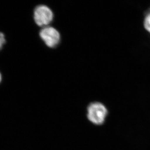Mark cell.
<instances>
[{
    "instance_id": "6da1fadb",
    "label": "cell",
    "mask_w": 150,
    "mask_h": 150,
    "mask_svg": "<svg viewBox=\"0 0 150 150\" xmlns=\"http://www.w3.org/2000/svg\"><path fill=\"white\" fill-rule=\"evenodd\" d=\"M108 111L103 103L99 102L91 103L86 109V117L91 123L101 125L105 123Z\"/></svg>"
},
{
    "instance_id": "7a4b0ae2",
    "label": "cell",
    "mask_w": 150,
    "mask_h": 150,
    "mask_svg": "<svg viewBox=\"0 0 150 150\" xmlns=\"http://www.w3.org/2000/svg\"><path fill=\"white\" fill-rule=\"evenodd\" d=\"M34 20L36 24L40 27H46L52 21L54 14L47 6L40 5L34 10Z\"/></svg>"
},
{
    "instance_id": "3957f363",
    "label": "cell",
    "mask_w": 150,
    "mask_h": 150,
    "mask_svg": "<svg viewBox=\"0 0 150 150\" xmlns=\"http://www.w3.org/2000/svg\"><path fill=\"white\" fill-rule=\"evenodd\" d=\"M40 35L46 45L50 48L57 47L60 41L59 32L51 26L43 27L40 31Z\"/></svg>"
},
{
    "instance_id": "277c9868",
    "label": "cell",
    "mask_w": 150,
    "mask_h": 150,
    "mask_svg": "<svg viewBox=\"0 0 150 150\" xmlns=\"http://www.w3.org/2000/svg\"><path fill=\"white\" fill-rule=\"evenodd\" d=\"M143 24L144 28L150 34V8L146 12L144 19Z\"/></svg>"
},
{
    "instance_id": "5b68a950",
    "label": "cell",
    "mask_w": 150,
    "mask_h": 150,
    "mask_svg": "<svg viewBox=\"0 0 150 150\" xmlns=\"http://www.w3.org/2000/svg\"><path fill=\"white\" fill-rule=\"evenodd\" d=\"M6 43V38L4 34L0 32V50L3 48V46Z\"/></svg>"
},
{
    "instance_id": "8992f818",
    "label": "cell",
    "mask_w": 150,
    "mask_h": 150,
    "mask_svg": "<svg viewBox=\"0 0 150 150\" xmlns=\"http://www.w3.org/2000/svg\"><path fill=\"white\" fill-rule=\"evenodd\" d=\"M1 79H2V77H1V74L0 73V83L1 82Z\"/></svg>"
}]
</instances>
